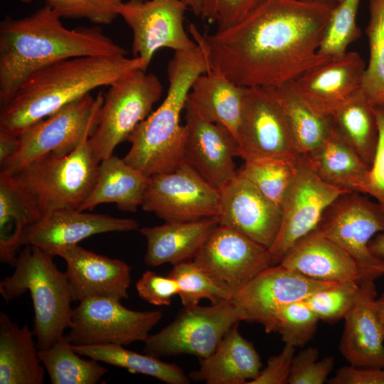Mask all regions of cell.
Returning a JSON list of instances; mask_svg holds the SVG:
<instances>
[{
    "label": "cell",
    "instance_id": "6da1fadb",
    "mask_svg": "<svg viewBox=\"0 0 384 384\" xmlns=\"http://www.w3.org/2000/svg\"><path fill=\"white\" fill-rule=\"evenodd\" d=\"M337 4L267 0L240 23L213 34L203 35L193 23L188 28L209 69L240 86L274 87L332 58L319 48Z\"/></svg>",
    "mask_w": 384,
    "mask_h": 384
},
{
    "label": "cell",
    "instance_id": "7a4b0ae2",
    "mask_svg": "<svg viewBox=\"0 0 384 384\" xmlns=\"http://www.w3.org/2000/svg\"><path fill=\"white\" fill-rule=\"evenodd\" d=\"M127 51L98 26L68 29L48 6L0 23V105L8 103L34 72L68 58L126 55Z\"/></svg>",
    "mask_w": 384,
    "mask_h": 384
},
{
    "label": "cell",
    "instance_id": "3957f363",
    "mask_svg": "<svg viewBox=\"0 0 384 384\" xmlns=\"http://www.w3.org/2000/svg\"><path fill=\"white\" fill-rule=\"evenodd\" d=\"M138 70H146L144 61L126 55L75 57L50 64L29 75L1 107L0 130L18 135L92 90L110 86Z\"/></svg>",
    "mask_w": 384,
    "mask_h": 384
},
{
    "label": "cell",
    "instance_id": "277c9868",
    "mask_svg": "<svg viewBox=\"0 0 384 384\" xmlns=\"http://www.w3.org/2000/svg\"><path fill=\"white\" fill-rule=\"evenodd\" d=\"M208 70L198 45L190 50L175 52L167 68L166 96L127 138L132 146L123 158L126 163L150 177L172 172L185 162L186 127L180 124L181 113L193 83Z\"/></svg>",
    "mask_w": 384,
    "mask_h": 384
},
{
    "label": "cell",
    "instance_id": "5b68a950",
    "mask_svg": "<svg viewBox=\"0 0 384 384\" xmlns=\"http://www.w3.org/2000/svg\"><path fill=\"white\" fill-rule=\"evenodd\" d=\"M13 274L0 282V293L9 302L28 291L35 316L38 350L52 346L69 329L73 302L69 282L53 261L54 255L34 245H25Z\"/></svg>",
    "mask_w": 384,
    "mask_h": 384
},
{
    "label": "cell",
    "instance_id": "8992f818",
    "mask_svg": "<svg viewBox=\"0 0 384 384\" xmlns=\"http://www.w3.org/2000/svg\"><path fill=\"white\" fill-rule=\"evenodd\" d=\"M95 127L87 130L69 154H45L13 174L35 201L42 217L58 209H78L93 188L99 163L88 139Z\"/></svg>",
    "mask_w": 384,
    "mask_h": 384
},
{
    "label": "cell",
    "instance_id": "52a82bcc",
    "mask_svg": "<svg viewBox=\"0 0 384 384\" xmlns=\"http://www.w3.org/2000/svg\"><path fill=\"white\" fill-rule=\"evenodd\" d=\"M109 87L88 139L98 163L113 155L116 146L127 140L135 127L151 113L163 91L159 78L144 70H138Z\"/></svg>",
    "mask_w": 384,
    "mask_h": 384
},
{
    "label": "cell",
    "instance_id": "ba28073f",
    "mask_svg": "<svg viewBox=\"0 0 384 384\" xmlns=\"http://www.w3.org/2000/svg\"><path fill=\"white\" fill-rule=\"evenodd\" d=\"M242 320L232 300L183 306L173 321L144 341V353L161 358L188 354L209 356L225 335Z\"/></svg>",
    "mask_w": 384,
    "mask_h": 384
},
{
    "label": "cell",
    "instance_id": "9c48e42d",
    "mask_svg": "<svg viewBox=\"0 0 384 384\" xmlns=\"http://www.w3.org/2000/svg\"><path fill=\"white\" fill-rule=\"evenodd\" d=\"M121 300L90 297L73 309L67 340L75 346L115 344L126 346L144 341L161 321V310L134 311Z\"/></svg>",
    "mask_w": 384,
    "mask_h": 384
},
{
    "label": "cell",
    "instance_id": "30bf717a",
    "mask_svg": "<svg viewBox=\"0 0 384 384\" xmlns=\"http://www.w3.org/2000/svg\"><path fill=\"white\" fill-rule=\"evenodd\" d=\"M313 231L338 245L373 278L384 274V260L368 248L370 240L384 231V213L363 193L340 195L325 210Z\"/></svg>",
    "mask_w": 384,
    "mask_h": 384
},
{
    "label": "cell",
    "instance_id": "8fae6325",
    "mask_svg": "<svg viewBox=\"0 0 384 384\" xmlns=\"http://www.w3.org/2000/svg\"><path fill=\"white\" fill-rule=\"evenodd\" d=\"M103 98L102 92L95 97L87 95L28 127L18 135V149L1 171L13 174L45 154L71 152L87 130L96 125Z\"/></svg>",
    "mask_w": 384,
    "mask_h": 384
},
{
    "label": "cell",
    "instance_id": "7c38bea8",
    "mask_svg": "<svg viewBox=\"0 0 384 384\" xmlns=\"http://www.w3.org/2000/svg\"><path fill=\"white\" fill-rule=\"evenodd\" d=\"M236 138L238 156L244 161L274 157L297 164L304 156L282 108L266 87H246Z\"/></svg>",
    "mask_w": 384,
    "mask_h": 384
},
{
    "label": "cell",
    "instance_id": "4fadbf2b",
    "mask_svg": "<svg viewBox=\"0 0 384 384\" xmlns=\"http://www.w3.org/2000/svg\"><path fill=\"white\" fill-rule=\"evenodd\" d=\"M347 192L351 191L322 181L303 156L297 164L294 176L280 206L279 230L268 250L272 265L279 264L300 239L316 228L327 207Z\"/></svg>",
    "mask_w": 384,
    "mask_h": 384
},
{
    "label": "cell",
    "instance_id": "5bb4252c",
    "mask_svg": "<svg viewBox=\"0 0 384 384\" xmlns=\"http://www.w3.org/2000/svg\"><path fill=\"white\" fill-rule=\"evenodd\" d=\"M219 202V191L184 162L149 177L141 206L165 222H185L217 216Z\"/></svg>",
    "mask_w": 384,
    "mask_h": 384
},
{
    "label": "cell",
    "instance_id": "9a60e30c",
    "mask_svg": "<svg viewBox=\"0 0 384 384\" xmlns=\"http://www.w3.org/2000/svg\"><path fill=\"white\" fill-rule=\"evenodd\" d=\"M193 261L232 298L272 265L268 249L222 225L213 231Z\"/></svg>",
    "mask_w": 384,
    "mask_h": 384
},
{
    "label": "cell",
    "instance_id": "2e32d148",
    "mask_svg": "<svg viewBox=\"0 0 384 384\" xmlns=\"http://www.w3.org/2000/svg\"><path fill=\"white\" fill-rule=\"evenodd\" d=\"M188 9L182 0H128L118 8L120 16L132 31V53L147 69L155 52L167 48L187 51L197 44L183 27Z\"/></svg>",
    "mask_w": 384,
    "mask_h": 384
},
{
    "label": "cell",
    "instance_id": "e0dca14e",
    "mask_svg": "<svg viewBox=\"0 0 384 384\" xmlns=\"http://www.w3.org/2000/svg\"><path fill=\"white\" fill-rule=\"evenodd\" d=\"M335 283L310 279L278 264L260 272L231 300L242 321L259 323L266 330L281 307Z\"/></svg>",
    "mask_w": 384,
    "mask_h": 384
},
{
    "label": "cell",
    "instance_id": "ac0fdd59",
    "mask_svg": "<svg viewBox=\"0 0 384 384\" xmlns=\"http://www.w3.org/2000/svg\"><path fill=\"white\" fill-rule=\"evenodd\" d=\"M184 109V161L220 191L237 176V138L225 126L203 119L189 106L185 105Z\"/></svg>",
    "mask_w": 384,
    "mask_h": 384
},
{
    "label": "cell",
    "instance_id": "d6986e66",
    "mask_svg": "<svg viewBox=\"0 0 384 384\" xmlns=\"http://www.w3.org/2000/svg\"><path fill=\"white\" fill-rule=\"evenodd\" d=\"M139 226L133 218L61 208L50 212L26 227L20 238L19 246L34 245L58 256L65 249L93 235L128 232L137 230Z\"/></svg>",
    "mask_w": 384,
    "mask_h": 384
},
{
    "label": "cell",
    "instance_id": "ffe728a7",
    "mask_svg": "<svg viewBox=\"0 0 384 384\" xmlns=\"http://www.w3.org/2000/svg\"><path fill=\"white\" fill-rule=\"evenodd\" d=\"M219 192V225L232 228L269 250L279 230L281 207L238 174Z\"/></svg>",
    "mask_w": 384,
    "mask_h": 384
},
{
    "label": "cell",
    "instance_id": "44dd1931",
    "mask_svg": "<svg viewBox=\"0 0 384 384\" xmlns=\"http://www.w3.org/2000/svg\"><path fill=\"white\" fill-rule=\"evenodd\" d=\"M58 256L66 262L73 302L90 297H129L131 267L124 261L87 250L77 245Z\"/></svg>",
    "mask_w": 384,
    "mask_h": 384
},
{
    "label": "cell",
    "instance_id": "7402d4cb",
    "mask_svg": "<svg viewBox=\"0 0 384 384\" xmlns=\"http://www.w3.org/2000/svg\"><path fill=\"white\" fill-rule=\"evenodd\" d=\"M375 279L360 283L355 302L343 318L339 350L350 365L384 368V331L376 308Z\"/></svg>",
    "mask_w": 384,
    "mask_h": 384
},
{
    "label": "cell",
    "instance_id": "603a6c76",
    "mask_svg": "<svg viewBox=\"0 0 384 384\" xmlns=\"http://www.w3.org/2000/svg\"><path fill=\"white\" fill-rule=\"evenodd\" d=\"M366 66L359 53L349 51L308 70L294 82L307 102L328 116L361 89Z\"/></svg>",
    "mask_w": 384,
    "mask_h": 384
},
{
    "label": "cell",
    "instance_id": "cb8c5ba5",
    "mask_svg": "<svg viewBox=\"0 0 384 384\" xmlns=\"http://www.w3.org/2000/svg\"><path fill=\"white\" fill-rule=\"evenodd\" d=\"M279 264L319 281L361 283L375 279L338 245L314 231L300 239Z\"/></svg>",
    "mask_w": 384,
    "mask_h": 384
},
{
    "label": "cell",
    "instance_id": "d4e9b609",
    "mask_svg": "<svg viewBox=\"0 0 384 384\" xmlns=\"http://www.w3.org/2000/svg\"><path fill=\"white\" fill-rule=\"evenodd\" d=\"M235 324L209 356L199 359L198 370L188 373L191 381L207 384H247L262 370L261 358L253 343Z\"/></svg>",
    "mask_w": 384,
    "mask_h": 384
},
{
    "label": "cell",
    "instance_id": "484cf974",
    "mask_svg": "<svg viewBox=\"0 0 384 384\" xmlns=\"http://www.w3.org/2000/svg\"><path fill=\"white\" fill-rule=\"evenodd\" d=\"M219 225L217 216L185 222H165L139 229L146 240L144 262L150 267L193 260Z\"/></svg>",
    "mask_w": 384,
    "mask_h": 384
},
{
    "label": "cell",
    "instance_id": "4316f807",
    "mask_svg": "<svg viewBox=\"0 0 384 384\" xmlns=\"http://www.w3.org/2000/svg\"><path fill=\"white\" fill-rule=\"evenodd\" d=\"M245 90L209 69L193 83L186 105L203 119L225 126L236 137Z\"/></svg>",
    "mask_w": 384,
    "mask_h": 384
},
{
    "label": "cell",
    "instance_id": "83f0119b",
    "mask_svg": "<svg viewBox=\"0 0 384 384\" xmlns=\"http://www.w3.org/2000/svg\"><path fill=\"white\" fill-rule=\"evenodd\" d=\"M45 367L33 334L0 313V384H43Z\"/></svg>",
    "mask_w": 384,
    "mask_h": 384
},
{
    "label": "cell",
    "instance_id": "f1b7e54d",
    "mask_svg": "<svg viewBox=\"0 0 384 384\" xmlns=\"http://www.w3.org/2000/svg\"><path fill=\"white\" fill-rule=\"evenodd\" d=\"M149 177L112 155L99 163L93 188L78 210H92L102 203H115L118 209L135 212L142 206Z\"/></svg>",
    "mask_w": 384,
    "mask_h": 384
},
{
    "label": "cell",
    "instance_id": "f546056e",
    "mask_svg": "<svg viewBox=\"0 0 384 384\" xmlns=\"http://www.w3.org/2000/svg\"><path fill=\"white\" fill-rule=\"evenodd\" d=\"M327 117L332 132L370 169L379 138L372 100L361 89Z\"/></svg>",
    "mask_w": 384,
    "mask_h": 384
},
{
    "label": "cell",
    "instance_id": "4dcf8cb0",
    "mask_svg": "<svg viewBox=\"0 0 384 384\" xmlns=\"http://www.w3.org/2000/svg\"><path fill=\"white\" fill-rule=\"evenodd\" d=\"M42 218L36 203L13 174L0 172V261L14 265L24 229Z\"/></svg>",
    "mask_w": 384,
    "mask_h": 384
},
{
    "label": "cell",
    "instance_id": "1f68e13d",
    "mask_svg": "<svg viewBox=\"0 0 384 384\" xmlns=\"http://www.w3.org/2000/svg\"><path fill=\"white\" fill-rule=\"evenodd\" d=\"M304 158L324 182L366 194L370 168L332 131L319 147Z\"/></svg>",
    "mask_w": 384,
    "mask_h": 384
},
{
    "label": "cell",
    "instance_id": "d6a6232c",
    "mask_svg": "<svg viewBox=\"0 0 384 384\" xmlns=\"http://www.w3.org/2000/svg\"><path fill=\"white\" fill-rule=\"evenodd\" d=\"M266 88L282 108L301 154L304 156L319 147L331 132L329 117L307 102L294 80Z\"/></svg>",
    "mask_w": 384,
    "mask_h": 384
},
{
    "label": "cell",
    "instance_id": "836d02e7",
    "mask_svg": "<svg viewBox=\"0 0 384 384\" xmlns=\"http://www.w3.org/2000/svg\"><path fill=\"white\" fill-rule=\"evenodd\" d=\"M80 356L120 367L133 373L149 375L167 384H189L188 375L175 363L164 362L159 358L127 350L121 345H72Z\"/></svg>",
    "mask_w": 384,
    "mask_h": 384
},
{
    "label": "cell",
    "instance_id": "e575fe53",
    "mask_svg": "<svg viewBox=\"0 0 384 384\" xmlns=\"http://www.w3.org/2000/svg\"><path fill=\"white\" fill-rule=\"evenodd\" d=\"M38 356L53 384H95L107 372L100 361L81 358L65 334Z\"/></svg>",
    "mask_w": 384,
    "mask_h": 384
},
{
    "label": "cell",
    "instance_id": "d590c367",
    "mask_svg": "<svg viewBox=\"0 0 384 384\" xmlns=\"http://www.w3.org/2000/svg\"><path fill=\"white\" fill-rule=\"evenodd\" d=\"M369 21L366 28L369 60L361 90L375 104L384 102V0H368Z\"/></svg>",
    "mask_w": 384,
    "mask_h": 384
},
{
    "label": "cell",
    "instance_id": "8d00e7d4",
    "mask_svg": "<svg viewBox=\"0 0 384 384\" xmlns=\"http://www.w3.org/2000/svg\"><path fill=\"white\" fill-rule=\"evenodd\" d=\"M297 164L266 157L245 161L237 174L250 181L265 197L281 206L292 181Z\"/></svg>",
    "mask_w": 384,
    "mask_h": 384
},
{
    "label": "cell",
    "instance_id": "74e56055",
    "mask_svg": "<svg viewBox=\"0 0 384 384\" xmlns=\"http://www.w3.org/2000/svg\"><path fill=\"white\" fill-rule=\"evenodd\" d=\"M361 0H341L335 6L324 30L319 53L338 57L346 53L348 46L361 36L356 24Z\"/></svg>",
    "mask_w": 384,
    "mask_h": 384
},
{
    "label": "cell",
    "instance_id": "f35d334b",
    "mask_svg": "<svg viewBox=\"0 0 384 384\" xmlns=\"http://www.w3.org/2000/svg\"><path fill=\"white\" fill-rule=\"evenodd\" d=\"M167 276L177 281L179 287L178 296L183 306L198 305L202 299L210 300L211 304L232 299V296L193 260L174 265Z\"/></svg>",
    "mask_w": 384,
    "mask_h": 384
},
{
    "label": "cell",
    "instance_id": "ab89813d",
    "mask_svg": "<svg viewBox=\"0 0 384 384\" xmlns=\"http://www.w3.org/2000/svg\"><path fill=\"white\" fill-rule=\"evenodd\" d=\"M319 321L305 302L300 300L281 307L265 331L277 332L285 344L303 348L313 338Z\"/></svg>",
    "mask_w": 384,
    "mask_h": 384
},
{
    "label": "cell",
    "instance_id": "60d3db41",
    "mask_svg": "<svg viewBox=\"0 0 384 384\" xmlns=\"http://www.w3.org/2000/svg\"><path fill=\"white\" fill-rule=\"evenodd\" d=\"M360 283L337 282L309 295L304 301L319 320L334 323L343 319L353 306Z\"/></svg>",
    "mask_w": 384,
    "mask_h": 384
},
{
    "label": "cell",
    "instance_id": "b9f144b4",
    "mask_svg": "<svg viewBox=\"0 0 384 384\" xmlns=\"http://www.w3.org/2000/svg\"><path fill=\"white\" fill-rule=\"evenodd\" d=\"M61 18H85L96 25H109L119 16L122 0H43Z\"/></svg>",
    "mask_w": 384,
    "mask_h": 384
},
{
    "label": "cell",
    "instance_id": "7bdbcfd3",
    "mask_svg": "<svg viewBox=\"0 0 384 384\" xmlns=\"http://www.w3.org/2000/svg\"><path fill=\"white\" fill-rule=\"evenodd\" d=\"M267 0H198L200 16L225 30L242 21Z\"/></svg>",
    "mask_w": 384,
    "mask_h": 384
},
{
    "label": "cell",
    "instance_id": "ee69618b",
    "mask_svg": "<svg viewBox=\"0 0 384 384\" xmlns=\"http://www.w3.org/2000/svg\"><path fill=\"white\" fill-rule=\"evenodd\" d=\"M334 359L328 356L319 359L318 348L309 346L295 355L292 361L289 384H323L331 372Z\"/></svg>",
    "mask_w": 384,
    "mask_h": 384
},
{
    "label": "cell",
    "instance_id": "f6af8a7d",
    "mask_svg": "<svg viewBox=\"0 0 384 384\" xmlns=\"http://www.w3.org/2000/svg\"><path fill=\"white\" fill-rule=\"evenodd\" d=\"M136 289L141 299L155 306H168L174 296L178 295L177 281L147 270L136 282Z\"/></svg>",
    "mask_w": 384,
    "mask_h": 384
},
{
    "label": "cell",
    "instance_id": "bcb514c9",
    "mask_svg": "<svg viewBox=\"0 0 384 384\" xmlns=\"http://www.w3.org/2000/svg\"><path fill=\"white\" fill-rule=\"evenodd\" d=\"M379 138L373 164L369 170L366 194L380 205L384 213V102L374 105Z\"/></svg>",
    "mask_w": 384,
    "mask_h": 384
},
{
    "label": "cell",
    "instance_id": "7dc6e473",
    "mask_svg": "<svg viewBox=\"0 0 384 384\" xmlns=\"http://www.w3.org/2000/svg\"><path fill=\"white\" fill-rule=\"evenodd\" d=\"M295 348L284 343L282 351L278 354L270 356L265 368L260 370L256 378L247 384L288 383Z\"/></svg>",
    "mask_w": 384,
    "mask_h": 384
},
{
    "label": "cell",
    "instance_id": "c3c4849f",
    "mask_svg": "<svg viewBox=\"0 0 384 384\" xmlns=\"http://www.w3.org/2000/svg\"><path fill=\"white\" fill-rule=\"evenodd\" d=\"M329 384H384V368H361L352 365L338 368Z\"/></svg>",
    "mask_w": 384,
    "mask_h": 384
},
{
    "label": "cell",
    "instance_id": "681fc988",
    "mask_svg": "<svg viewBox=\"0 0 384 384\" xmlns=\"http://www.w3.org/2000/svg\"><path fill=\"white\" fill-rule=\"evenodd\" d=\"M18 136L0 130V166H2L17 151Z\"/></svg>",
    "mask_w": 384,
    "mask_h": 384
},
{
    "label": "cell",
    "instance_id": "f907efd6",
    "mask_svg": "<svg viewBox=\"0 0 384 384\" xmlns=\"http://www.w3.org/2000/svg\"><path fill=\"white\" fill-rule=\"evenodd\" d=\"M368 248L375 257L384 260V231L376 234L370 240Z\"/></svg>",
    "mask_w": 384,
    "mask_h": 384
},
{
    "label": "cell",
    "instance_id": "816d5d0a",
    "mask_svg": "<svg viewBox=\"0 0 384 384\" xmlns=\"http://www.w3.org/2000/svg\"><path fill=\"white\" fill-rule=\"evenodd\" d=\"M377 311L384 331V292L375 301Z\"/></svg>",
    "mask_w": 384,
    "mask_h": 384
},
{
    "label": "cell",
    "instance_id": "f5cc1de1",
    "mask_svg": "<svg viewBox=\"0 0 384 384\" xmlns=\"http://www.w3.org/2000/svg\"><path fill=\"white\" fill-rule=\"evenodd\" d=\"M188 8L196 16H200V8L198 0H182Z\"/></svg>",
    "mask_w": 384,
    "mask_h": 384
},
{
    "label": "cell",
    "instance_id": "db71d44e",
    "mask_svg": "<svg viewBox=\"0 0 384 384\" xmlns=\"http://www.w3.org/2000/svg\"><path fill=\"white\" fill-rule=\"evenodd\" d=\"M308 1H327L331 3H338L341 0H308Z\"/></svg>",
    "mask_w": 384,
    "mask_h": 384
},
{
    "label": "cell",
    "instance_id": "11a10c76",
    "mask_svg": "<svg viewBox=\"0 0 384 384\" xmlns=\"http://www.w3.org/2000/svg\"><path fill=\"white\" fill-rule=\"evenodd\" d=\"M22 3H24V4H31L32 3L34 0H20Z\"/></svg>",
    "mask_w": 384,
    "mask_h": 384
}]
</instances>
